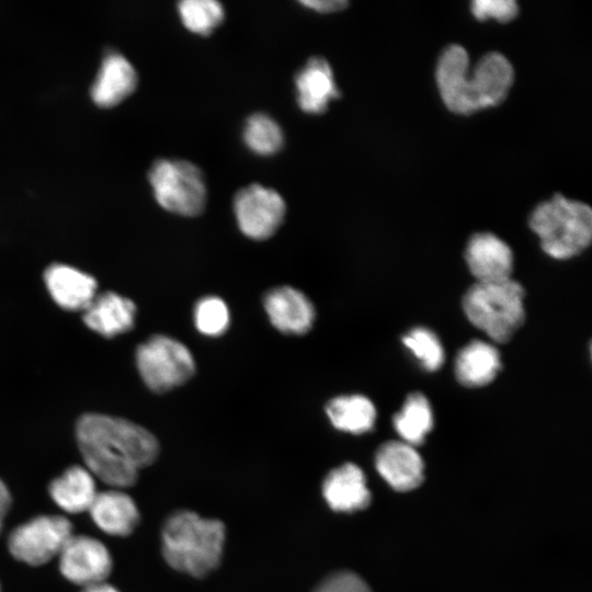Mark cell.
Segmentation results:
<instances>
[{"label": "cell", "instance_id": "ba28073f", "mask_svg": "<svg viewBox=\"0 0 592 592\" xmlns=\"http://www.w3.org/2000/svg\"><path fill=\"white\" fill-rule=\"evenodd\" d=\"M72 535V524L61 515H39L15 527L9 535L11 555L39 566L59 555Z\"/></svg>", "mask_w": 592, "mask_h": 592}, {"label": "cell", "instance_id": "6da1fadb", "mask_svg": "<svg viewBox=\"0 0 592 592\" xmlns=\"http://www.w3.org/2000/svg\"><path fill=\"white\" fill-rule=\"evenodd\" d=\"M76 437L87 469L113 487L133 486L138 470L152 464L159 454L152 433L118 417L83 414L76 424Z\"/></svg>", "mask_w": 592, "mask_h": 592}, {"label": "cell", "instance_id": "5bb4252c", "mask_svg": "<svg viewBox=\"0 0 592 592\" xmlns=\"http://www.w3.org/2000/svg\"><path fill=\"white\" fill-rule=\"evenodd\" d=\"M379 475L396 490L408 491L423 480V462L419 453L405 442L383 444L375 455Z\"/></svg>", "mask_w": 592, "mask_h": 592}, {"label": "cell", "instance_id": "52a82bcc", "mask_svg": "<svg viewBox=\"0 0 592 592\" xmlns=\"http://www.w3.org/2000/svg\"><path fill=\"white\" fill-rule=\"evenodd\" d=\"M136 364L146 386L158 394L183 385L195 373L191 351L182 342L162 334L137 348Z\"/></svg>", "mask_w": 592, "mask_h": 592}, {"label": "cell", "instance_id": "3957f363", "mask_svg": "<svg viewBox=\"0 0 592 592\" xmlns=\"http://www.w3.org/2000/svg\"><path fill=\"white\" fill-rule=\"evenodd\" d=\"M162 555L174 570L203 578L221 560L225 526L192 511H177L162 527Z\"/></svg>", "mask_w": 592, "mask_h": 592}, {"label": "cell", "instance_id": "d6986e66", "mask_svg": "<svg viewBox=\"0 0 592 592\" xmlns=\"http://www.w3.org/2000/svg\"><path fill=\"white\" fill-rule=\"evenodd\" d=\"M89 512L94 523L113 536L130 535L140 517L134 500L119 490L98 492Z\"/></svg>", "mask_w": 592, "mask_h": 592}, {"label": "cell", "instance_id": "f1b7e54d", "mask_svg": "<svg viewBox=\"0 0 592 592\" xmlns=\"http://www.w3.org/2000/svg\"><path fill=\"white\" fill-rule=\"evenodd\" d=\"M470 8L477 20L494 19L501 23L514 19L519 11L513 0H475Z\"/></svg>", "mask_w": 592, "mask_h": 592}, {"label": "cell", "instance_id": "484cf974", "mask_svg": "<svg viewBox=\"0 0 592 592\" xmlns=\"http://www.w3.org/2000/svg\"><path fill=\"white\" fill-rule=\"evenodd\" d=\"M194 325L205 335L217 337L226 332L230 314L226 303L217 296L201 298L194 307Z\"/></svg>", "mask_w": 592, "mask_h": 592}, {"label": "cell", "instance_id": "44dd1931", "mask_svg": "<svg viewBox=\"0 0 592 592\" xmlns=\"http://www.w3.org/2000/svg\"><path fill=\"white\" fill-rule=\"evenodd\" d=\"M48 492L54 502L69 513L89 511L98 493L91 473L78 465L53 479Z\"/></svg>", "mask_w": 592, "mask_h": 592}, {"label": "cell", "instance_id": "277c9868", "mask_svg": "<svg viewBox=\"0 0 592 592\" xmlns=\"http://www.w3.org/2000/svg\"><path fill=\"white\" fill-rule=\"evenodd\" d=\"M542 249L554 259L565 260L582 252L592 238V210L587 204L555 194L536 206L530 217Z\"/></svg>", "mask_w": 592, "mask_h": 592}, {"label": "cell", "instance_id": "5b68a950", "mask_svg": "<svg viewBox=\"0 0 592 592\" xmlns=\"http://www.w3.org/2000/svg\"><path fill=\"white\" fill-rule=\"evenodd\" d=\"M524 288L511 280L475 283L463 297L468 320L494 342L504 343L523 325Z\"/></svg>", "mask_w": 592, "mask_h": 592}, {"label": "cell", "instance_id": "ac0fdd59", "mask_svg": "<svg viewBox=\"0 0 592 592\" xmlns=\"http://www.w3.org/2000/svg\"><path fill=\"white\" fill-rule=\"evenodd\" d=\"M137 73L119 53L111 52L102 60L91 87V98L101 107H112L134 92Z\"/></svg>", "mask_w": 592, "mask_h": 592}, {"label": "cell", "instance_id": "7a4b0ae2", "mask_svg": "<svg viewBox=\"0 0 592 592\" xmlns=\"http://www.w3.org/2000/svg\"><path fill=\"white\" fill-rule=\"evenodd\" d=\"M469 58L465 48L449 45L441 54L435 78L441 98L449 111L471 114L500 104L513 83L514 71L500 53L480 58L467 76Z\"/></svg>", "mask_w": 592, "mask_h": 592}, {"label": "cell", "instance_id": "30bf717a", "mask_svg": "<svg viewBox=\"0 0 592 592\" xmlns=\"http://www.w3.org/2000/svg\"><path fill=\"white\" fill-rule=\"evenodd\" d=\"M58 556L62 576L83 588L104 582L112 570L107 548L87 535L72 534Z\"/></svg>", "mask_w": 592, "mask_h": 592}, {"label": "cell", "instance_id": "ffe728a7", "mask_svg": "<svg viewBox=\"0 0 592 592\" xmlns=\"http://www.w3.org/2000/svg\"><path fill=\"white\" fill-rule=\"evenodd\" d=\"M501 369L500 354L490 343L475 340L464 346L455 358V375L466 387L491 383Z\"/></svg>", "mask_w": 592, "mask_h": 592}, {"label": "cell", "instance_id": "1f68e13d", "mask_svg": "<svg viewBox=\"0 0 592 592\" xmlns=\"http://www.w3.org/2000/svg\"><path fill=\"white\" fill-rule=\"evenodd\" d=\"M81 592H118L114 587L102 582L94 585L86 587Z\"/></svg>", "mask_w": 592, "mask_h": 592}, {"label": "cell", "instance_id": "cb8c5ba5", "mask_svg": "<svg viewBox=\"0 0 592 592\" xmlns=\"http://www.w3.org/2000/svg\"><path fill=\"white\" fill-rule=\"evenodd\" d=\"M242 137L246 146L259 156L274 155L284 144L282 128L264 113H254L248 117Z\"/></svg>", "mask_w": 592, "mask_h": 592}, {"label": "cell", "instance_id": "8992f818", "mask_svg": "<svg viewBox=\"0 0 592 592\" xmlns=\"http://www.w3.org/2000/svg\"><path fill=\"white\" fill-rule=\"evenodd\" d=\"M148 179L158 204L166 210L195 217L203 213L207 190L203 172L186 160H157Z\"/></svg>", "mask_w": 592, "mask_h": 592}, {"label": "cell", "instance_id": "e0dca14e", "mask_svg": "<svg viewBox=\"0 0 592 592\" xmlns=\"http://www.w3.org/2000/svg\"><path fill=\"white\" fill-rule=\"evenodd\" d=\"M135 316L134 301L114 292L96 294L83 310L84 323L105 338L129 331L134 327Z\"/></svg>", "mask_w": 592, "mask_h": 592}, {"label": "cell", "instance_id": "9c48e42d", "mask_svg": "<svg viewBox=\"0 0 592 592\" xmlns=\"http://www.w3.org/2000/svg\"><path fill=\"white\" fill-rule=\"evenodd\" d=\"M234 213L244 236L264 240L272 237L282 225L286 205L277 191L253 183L236 193Z\"/></svg>", "mask_w": 592, "mask_h": 592}, {"label": "cell", "instance_id": "83f0119b", "mask_svg": "<svg viewBox=\"0 0 592 592\" xmlns=\"http://www.w3.org/2000/svg\"><path fill=\"white\" fill-rule=\"evenodd\" d=\"M311 592H372V590L360 576L345 570L328 574Z\"/></svg>", "mask_w": 592, "mask_h": 592}, {"label": "cell", "instance_id": "9a60e30c", "mask_svg": "<svg viewBox=\"0 0 592 592\" xmlns=\"http://www.w3.org/2000/svg\"><path fill=\"white\" fill-rule=\"evenodd\" d=\"M44 281L55 303L67 310L83 311L96 295L95 278L66 264L48 266Z\"/></svg>", "mask_w": 592, "mask_h": 592}, {"label": "cell", "instance_id": "f546056e", "mask_svg": "<svg viewBox=\"0 0 592 592\" xmlns=\"http://www.w3.org/2000/svg\"><path fill=\"white\" fill-rule=\"evenodd\" d=\"M300 3L319 13H333L348 7V1L344 0H308Z\"/></svg>", "mask_w": 592, "mask_h": 592}, {"label": "cell", "instance_id": "2e32d148", "mask_svg": "<svg viewBox=\"0 0 592 592\" xmlns=\"http://www.w3.org/2000/svg\"><path fill=\"white\" fill-rule=\"evenodd\" d=\"M322 494L330 508L338 512H355L371 502L362 469L351 463L331 470L323 480Z\"/></svg>", "mask_w": 592, "mask_h": 592}, {"label": "cell", "instance_id": "603a6c76", "mask_svg": "<svg viewBox=\"0 0 592 592\" xmlns=\"http://www.w3.org/2000/svg\"><path fill=\"white\" fill-rule=\"evenodd\" d=\"M392 421L405 443L411 446L421 444L433 428L432 409L426 397L421 392L410 394Z\"/></svg>", "mask_w": 592, "mask_h": 592}, {"label": "cell", "instance_id": "d4e9b609", "mask_svg": "<svg viewBox=\"0 0 592 592\" xmlns=\"http://www.w3.org/2000/svg\"><path fill=\"white\" fill-rule=\"evenodd\" d=\"M183 25L192 33L208 36L225 18L220 2L215 0H184L178 3Z\"/></svg>", "mask_w": 592, "mask_h": 592}, {"label": "cell", "instance_id": "7402d4cb", "mask_svg": "<svg viewBox=\"0 0 592 592\" xmlns=\"http://www.w3.org/2000/svg\"><path fill=\"white\" fill-rule=\"evenodd\" d=\"M326 412L335 429L352 434L371 431L376 419L374 403L362 395L335 397L327 403Z\"/></svg>", "mask_w": 592, "mask_h": 592}, {"label": "cell", "instance_id": "4dcf8cb0", "mask_svg": "<svg viewBox=\"0 0 592 592\" xmlns=\"http://www.w3.org/2000/svg\"><path fill=\"white\" fill-rule=\"evenodd\" d=\"M11 506V496L5 483L0 479V533L3 519Z\"/></svg>", "mask_w": 592, "mask_h": 592}, {"label": "cell", "instance_id": "7c38bea8", "mask_svg": "<svg viewBox=\"0 0 592 592\" xmlns=\"http://www.w3.org/2000/svg\"><path fill=\"white\" fill-rule=\"evenodd\" d=\"M271 323L285 334H305L315 321V308L308 297L291 286H280L264 297Z\"/></svg>", "mask_w": 592, "mask_h": 592}, {"label": "cell", "instance_id": "4316f807", "mask_svg": "<svg viewBox=\"0 0 592 592\" xmlns=\"http://www.w3.org/2000/svg\"><path fill=\"white\" fill-rule=\"evenodd\" d=\"M402 343L431 372L439 369L444 363V350L437 337L425 328H414L403 338Z\"/></svg>", "mask_w": 592, "mask_h": 592}, {"label": "cell", "instance_id": "8fae6325", "mask_svg": "<svg viewBox=\"0 0 592 592\" xmlns=\"http://www.w3.org/2000/svg\"><path fill=\"white\" fill-rule=\"evenodd\" d=\"M465 259L478 283L511 280L513 253L510 247L493 234L474 235L466 247Z\"/></svg>", "mask_w": 592, "mask_h": 592}, {"label": "cell", "instance_id": "4fadbf2b", "mask_svg": "<svg viewBox=\"0 0 592 592\" xmlns=\"http://www.w3.org/2000/svg\"><path fill=\"white\" fill-rule=\"evenodd\" d=\"M296 101L308 114H322L329 103L340 96L329 62L314 56L295 76Z\"/></svg>", "mask_w": 592, "mask_h": 592}]
</instances>
